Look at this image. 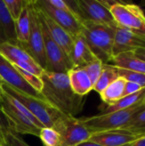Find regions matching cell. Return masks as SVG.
<instances>
[{
    "label": "cell",
    "mask_w": 145,
    "mask_h": 146,
    "mask_svg": "<svg viewBox=\"0 0 145 146\" xmlns=\"http://www.w3.org/2000/svg\"><path fill=\"white\" fill-rule=\"evenodd\" d=\"M119 77L122 78L126 81L136 83L142 87H145V74L133 72L123 68H118Z\"/></svg>",
    "instance_id": "obj_26"
},
{
    "label": "cell",
    "mask_w": 145,
    "mask_h": 146,
    "mask_svg": "<svg viewBox=\"0 0 145 146\" xmlns=\"http://www.w3.org/2000/svg\"><path fill=\"white\" fill-rule=\"evenodd\" d=\"M16 67V66H15ZM17 70L19 71V73L21 74V76L24 78V80L32 87L34 88L36 91H38V92L41 93L42 88H43V82L41 80V78L38 76H36L22 68H20L18 67H16Z\"/></svg>",
    "instance_id": "obj_29"
},
{
    "label": "cell",
    "mask_w": 145,
    "mask_h": 146,
    "mask_svg": "<svg viewBox=\"0 0 145 146\" xmlns=\"http://www.w3.org/2000/svg\"><path fill=\"white\" fill-rule=\"evenodd\" d=\"M0 44H1V41H0Z\"/></svg>",
    "instance_id": "obj_44"
},
{
    "label": "cell",
    "mask_w": 145,
    "mask_h": 146,
    "mask_svg": "<svg viewBox=\"0 0 145 146\" xmlns=\"http://www.w3.org/2000/svg\"><path fill=\"white\" fill-rule=\"evenodd\" d=\"M40 78L43 82L41 95L52 107L63 115L73 117L82 111L85 97L73 92L68 74L44 70Z\"/></svg>",
    "instance_id": "obj_1"
},
{
    "label": "cell",
    "mask_w": 145,
    "mask_h": 146,
    "mask_svg": "<svg viewBox=\"0 0 145 146\" xmlns=\"http://www.w3.org/2000/svg\"><path fill=\"white\" fill-rule=\"evenodd\" d=\"M110 12L119 27L145 36L144 11L137 4L113 1Z\"/></svg>",
    "instance_id": "obj_5"
},
{
    "label": "cell",
    "mask_w": 145,
    "mask_h": 146,
    "mask_svg": "<svg viewBox=\"0 0 145 146\" xmlns=\"http://www.w3.org/2000/svg\"><path fill=\"white\" fill-rule=\"evenodd\" d=\"M144 104H145V96H144V99H143V102H142Z\"/></svg>",
    "instance_id": "obj_40"
},
{
    "label": "cell",
    "mask_w": 145,
    "mask_h": 146,
    "mask_svg": "<svg viewBox=\"0 0 145 146\" xmlns=\"http://www.w3.org/2000/svg\"><path fill=\"white\" fill-rule=\"evenodd\" d=\"M123 128L127 129H145V109L140 112L131 122Z\"/></svg>",
    "instance_id": "obj_31"
},
{
    "label": "cell",
    "mask_w": 145,
    "mask_h": 146,
    "mask_svg": "<svg viewBox=\"0 0 145 146\" xmlns=\"http://www.w3.org/2000/svg\"><path fill=\"white\" fill-rule=\"evenodd\" d=\"M0 86L1 89L4 92L14 98L21 105H23L43 124L44 127H53L54 124L62 115H64L62 113L52 107L44 99L23 93L4 82L1 83Z\"/></svg>",
    "instance_id": "obj_3"
},
{
    "label": "cell",
    "mask_w": 145,
    "mask_h": 146,
    "mask_svg": "<svg viewBox=\"0 0 145 146\" xmlns=\"http://www.w3.org/2000/svg\"><path fill=\"white\" fill-rule=\"evenodd\" d=\"M38 16L40 23V29L44 38V51H45L46 62H47L45 71L67 74L70 69L73 68V65L69 58L66 56V54L63 52L61 47L56 44V42L52 38L45 24L44 23L43 20L40 18L38 14Z\"/></svg>",
    "instance_id": "obj_8"
},
{
    "label": "cell",
    "mask_w": 145,
    "mask_h": 146,
    "mask_svg": "<svg viewBox=\"0 0 145 146\" xmlns=\"http://www.w3.org/2000/svg\"><path fill=\"white\" fill-rule=\"evenodd\" d=\"M3 1L11 17L15 21H16L24 9L26 1H23V0H3Z\"/></svg>",
    "instance_id": "obj_28"
},
{
    "label": "cell",
    "mask_w": 145,
    "mask_h": 146,
    "mask_svg": "<svg viewBox=\"0 0 145 146\" xmlns=\"http://www.w3.org/2000/svg\"><path fill=\"white\" fill-rule=\"evenodd\" d=\"M53 128L61 136L60 146H76L88 140L92 134L79 119L65 115L54 124Z\"/></svg>",
    "instance_id": "obj_9"
},
{
    "label": "cell",
    "mask_w": 145,
    "mask_h": 146,
    "mask_svg": "<svg viewBox=\"0 0 145 146\" xmlns=\"http://www.w3.org/2000/svg\"><path fill=\"white\" fill-rule=\"evenodd\" d=\"M69 60L73 65V68H83L98 60L89 48L82 33L73 38V45Z\"/></svg>",
    "instance_id": "obj_16"
},
{
    "label": "cell",
    "mask_w": 145,
    "mask_h": 146,
    "mask_svg": "<svg viewBox=\"0 0 145 146\" xmlns=\"http://www.w3.org/2000/svg\"><path fill=\"white\" fill-rule=\"evenodd\" d=\"M145 49V37L117 27L113 45V56L126 51Z\"/></svg>",
    "instance_id": "obj_14"
},
{
    "label": "cell",
    "mask_w": 145,
    "mask_h": 146,
    "mask_svg": "<svg viewBox=\"0 0 145 146\" xmlns=\"http://www.w3.org/2000/svg\"><path fill=\"white\" fill-rule=\"evenodd\" d=\"M30 11H31V33L29 39L26 44L18 43L22 48H24L32 59L44 69L46 70V56L44 51V38L40 29V23L38 16L36 8L33 1H30Z\"/></svg>",
    "instance_id": "obj_10"
},
{
    "label": "cell",
    "mask_w": 145,
    "mask_h": 146,
    "mask_svg": "<svg viewBox=\"0 0 145 146\" xmlns=\"http://www.w3.org/2000/svg\"><path fill=\"white\" fill-rule=\"evenodd\" d=\"M81 21V33L89 48L103 63H109L113 59V45L117 26Z\"/></svg>",
    "instance_id": "obj_2"
},
{
    "label": "cell",
    "mask_w": 145,
    "mask_h": 146,
    "mask_svg": "<svg viewBox=\"0 0 145 146\" xmlns=\"http://www.w3.org/2000/svg\"><path fill=\"white\" fill-rule=\"evenodd\" d=\"M0 77L3 82L8 84L11 87L38 98L44 99L40 92L32 88L21 76V74L17 70L15 65L7 60L0 53Z\"/></svg>",
    "instance_id": "obj_13"
},
{
    "label": "cell",
    "mask_w": 145,
    "mask_h": 146,
    "mask_svg": "<svg viewBox=\"0 0 145 146\" xmlns=\"http://www.w3.org/2000/svg\"><path fill=\"white\" fill-rule=\"evenodd\" d=\"M126 80L122 78L116 79L101 94V98L108 106L113 105L124 97Z\"/></svg>",
    "instance_id": "obj_23"
},
{
    "label": "cell",
    "mask_w": 145,
    "mask_h": 146,
    "mask_svg": "<svg viewBox=\"0 0 145 146\" xmlns=\"http://www.w3.org/2000/svg\"><path fill=\"white\" fill-rule=\"evenodd\" d=\"M142 5H143V6H144V7H145V1H144V2H143V3H142Z\"/></svg>",
    "instance_id": "obj_42"
},
{
    "label": "cell",
    "mask_w": 145,
    "mask_h": 146,
    "mask_svg": "<svg viewBox=\"0 0 145 146\" xmlns=\"http://www.w3.org/2000/svg\"><path fill=\"white\" fill-rule=\"evenodd\" d=\"M1 93H2V89H1V86H0V97H1Z\"/></svg>",
    "instance_id": "obj_41"
},
{
    "label": "cell",
    "mask_w": 145,
    "mask_h": 146,
    "mask_svg": "<svg viewBox=\"0 0 145 146\" xmlns=\"http://www.w3.org/2000/svg\"><path fill=\"white\" fill-rule=\"evenodd\" d=\"M76 146H103L96 142H93V141H91V140H86V141H84L79 145H77Z\"/></svg>",
    "instance_id": "obj_35"
},
{
    "label": "cell",
    "mask_w": 145,
    "mask_h": 146,
    "mask_svg": "<svg viewBox=\"0 0 145 146\" xmlns=\"http://www.w3.org/2000/svg\"><path fill=\"white\" fill-rule=\"evenodd\" d=\"M44 1L47 4H49V5L52 6L53 8H56L57 9L72 11L66 1H63V0H44Z\"/></svg>",
    "instance_id": "obj_33"
},
{
    "label": "cell",
    "mask_w": 145,
    "mask_h": 146,
    "mask_svg": "<svg viewBox=\"0 0 145 146\" xmlns=\"http://www.w3.org/2000/svg\"><path fill=\"white\" fill-rule=\"evenodd\" d=\"M121 146H132V144H127V145H124Z\"/></svg>",
    "instance_id": "obj_39"
},
{
    "label": "cell",
    "mask_w": 145,
    "mask_h": 146,
    "mask_svg": "<svg viewBox=\"0 0 145 146\" xmlns=\"http://www.w3.org/2000/svg\"><path fill=\"white\" fill-rule=\"evenodd\" d=\"M118 78V68L110 63H103V71L99 79L93 86V90L101 94L112 82H114Z\"/></svg>",
    "instance_id": "obj_24"
},
{
    "label": "cell",
    "mask_w": 145,
    "mask_h": 146,
    "mask_svg": "<svg viewBox=\"0 0 145 146\" xmlns=\"http://www.w3.org/2000/svg\"><path fill=\"white\" fill-rule=\"evenodd\" d=\"M38 138L44 146H60L61 136L53 127H43Z\"/></svg>",
    "instance_id": "obj_25"
},
{
    "label": "cell",
    "mask_w": 145,
    "mask_h": 146,
    "mask_svg": "<svg viewBox=\"0 0 145 146\" xmlns=\"http://www.w3.org/2000/svg\"><path fill=\"white\" fill-rule=\"evenodd\" d=\"M33 3H34V1H33ZM34 5H35V3H34ZM35 7H36L38 15L40 16V18L43 20L44 23L45 24L50 36L56 42V44L61 47V49L63 50V52L66 54V56L69 58L70 54L73 50V38L68 32H66L63 28H62L60 26H58L48 15H46L43 11H41L36 5H35Z\"/></svg>",
    "instance_id": "obj_15"
},
{
    "label": "cell",
    "mask_w": 145,
    "mask_h": 146,
    "mask_svg": "<svg viewBox=\"0 0 145 146\" xmlns=\"http://www.w3.org/2000/svg\"><path fill=\"white\" fill-rule=\"evenodd\" d=\"M0 146H4L3 142V138H0Z\"/></svg>",
    "instance_id": "obj_38"
},
{
    "label": "cell",
    "mask_w": 145,
    "mask_h": 146,
    "mask_svg": "<svg viewBox=\"0 0 145 146\" xmlns=\"http://www.w3.org/2000/svg\"><path fill=\"white\" fill-rule=\"evenodd\" d=\"M0 53L12 63L18 62H35L28 52L19 45L18 43L5 42L0 44Z\"/></svg>",
    "instance_id": "obj_20"
},
{
    "label": "cell",
    "mask_w": 145,
    "mask_h": 146,
    "mask_svg": "<svg viewBox=\"0 0 145 146\" xmlns=\"http://www.w3.org/2000/svg\"><path fill=\"white\" fill-rule=\"evenodd\" d=\"M144 137H145V129L120 128L92 133L88 140L103 146H121L132 144Z\"/></svg>",
    "instance_id": "obj_11"
},
{
    "label": "cell",
    "mask_w": 145,
    "mask_h": 146,
    "mask_svg": "<svg viewBox=\"0 0 145 146\" xmlns=\"http://www.w3.org/2000/svg\"><path fill=\"white\" fill-rule=\"evenodd\" d=\"M145 109L143 103L132 108L106 115L80 118V121L92 133L123 128Z\"/></svg>",
    "instance_id": "obj_4"
},
{
    "label": "cell",
    "mask_w": 145,
    "mask_h": 146,
    "mask_svg": "<svg viewBox=\"0 0 145 146\" xmlns=\"http://www.w3.org/2000/svg\"><path fill=\"white\" fill-rule=\"evenodd\" d=\"M103 63L100 60H96L95 62L83 68V69L85 71L87 75L89 76L93 86L96 84V82L97 81V80L99 79L101 75V73L103 71Z\"/></svg>",
    "instance_id": "obj_27"
},
{
    "label": "cell",
    "mask_w": 145,
    "mask_h": 146,
    "mask_svg": "<svg viewBox=\"0 0 145 146\" xmlns=\"http://www.w3.org/2000/svg\"><path fill=\"white\" fill-rule=\"evenodd\" d=\"M145 96V87L143 88L138 92H136L134 94H131L128 96L123 97L121 99H120L117 103H115L113 105L107 106L105 109H103L99 115H106L109 113H113L119 110H126L129 108H132L137 104H139L143 102V99Z\"/></svg>",
    "instance_id": "obj_22"
},
{
    "label": "cell",
    "mask_w": 145,
    "mask_h": 146,
    "mask_svg": "<svg viewBox=\"0 0 145 146\" xmlns=\"http://www.w3.org/2000/svg\"><path fill=\"white\" fill-rule=\"evenodd\" d=\"M0 41L17 44L15 21L9 13L3 0H0Z\"/></svg>",
    "instance_id": "obj_17"
},
{
    "label": "cell",
    "mask_w": 145,
    "mask_h": 146,
    "mask_svg": "<svg viewBox=\"0 0 145 146\" xmlns=\"http://www.w3.org/2000/svg\"><path fill=\"white\" fill-rule=\"evenodd\" d=\"M144 37H145V36H144Z\"/></svg>",
    "instance_id": "obj_45"
},
{
    "label": "cell",
    "mask_w": 145,
    "mask_h": 146,
    "mask_svg": "<svg viewBox=\"0 0 145 146\" xmlns=\"http://www.w3.org/2000/svg\"><path fill=\"white\" fill-rule=\"evenodd\" d=\"M135 54L137 55L138 57H139L140 59H142L143 61L145 62V49H141V50H137L134 51Z\"/></svg>",
    "instance_id": "obj_36"
},
{
    "label": "cell",
    "mask_w": 145,
    "mask_h": 146,
    "mask_svg": "<svg viewBox=\"0 0 145 146\" xmlns=\"http://www.w3.org/2000/svg\"><path fill=\"white\" fill-rule=\"evenodd\" d=\"M111 64L118 68L145 74V62L137 56L134 51H126L114 56Z\"/></svg>",
    "instance_id": "obj_19"
},
{
    "label": "cell",
    "mask_w": 145,
    "mask_h": 146,
    "mask_svg": "<svg viewBox=\"0 0 145 146\" xmlns=\"http://www.w3.org/2000/svg\"><path fill=\"white\" fill-rule=\"evenodd\" d=\"M0 110L5 117L11 132L15 134H30L39 136L41 128L36 127L11 102L9 96L2 90L0 97Z\"/></svg>",
    "instance_id": "obj_7"
},
{
    "label": "cell",
    "mask_w": 145,
    "mask_h": 146,
    "mask_svg": "<svg viewBox=\"0 0 145 146\" xmlns=\"http://www.w3.org/2000/svg\"><path fill=\"white\" fill-rule=\"evenodd\" d=\"M132 146H145V137L132 143Z\"/></svg>",
    "instance_id": "obj_37"
},
{
    "label": "cell",
    "mask_w": 145,
    "mask_h": 146,
    "mask_svg": "<svg viewBox=\"0 0 145 146\" xmlns=\"http://www.w3.org/2000/svg\"><path fill=\"white\" fill-rule=\"evenodd\" d=\"M4 146H30L15 133L9 131L3 137Z\"/></svg>",
    "instance_id": "obj_30"
},
{
    "label": "cell",
    "mask_w": 145,
    "mask_h": 146,
    "mask_svg": "<svg viewBox=\"0 0 145 146\" xmlns=\"http://www.w3.org/2000/svg\"><path fill=\"white\" fill-rule=\"evenodd\" d=\"M34 3L41 11L68 32L73 38L81 33V21L73 12L53 8L47 4L44 0H37L34 1Z\"/></svg>",
    "instance_id": "obj_12"
},
{
    "label": "cell",
    "mask_w": 145,
    "mask_h": 146,
    "mask_svg": "<svg viewBox=\"0 0 145 146\" xmlns=\"http://www.w3.org/2000/svg\"><path fill=\"white\" fill-rule=\"evenodd\" d=\"M67 74L71 88L77 95L85 97L91 90H93V85L83 68H72Z\"/></svg>",
    "instance_id": "obj_18"
},
{
    "label": "cell",
    "mask_w": 145,
    "mask_h": 146,
    "mask_svg": "<svg viewBox=\"0 0 145 146\" xmlns=\"http://www.w3.org/2000/svg\"><path fill=\"white\" fill-rule=\"evenodd\" d=\"M9 131H10L9 126L5 117L3 116L2 111L0 110V138H3V135Z\"/></svg>",
    "instance_id": "obj_34"
},
{
    "label": "cell",
    "mask_w": 145,
    "mask_h": 146,
    "mask_svg": "<svg viewBox=\"0 0 145 146\" xmlns=\"http://www.w3.org/2000/svg\"><path fill=\"white\" fill-rule=\"evenodd\" d=\"M15 30L18 43L26 44L31 33V11L30 1L26 2V5L15 21Z\"/></svg>",
    "instance_id": "obj_21"
},
{
    "label": "cell",
    "mask_w": 145,
    "mask_h": 146,
    "mask_svg": "<svg viewBox=\"0 0 145 146\" xmlns=\"http://www.w3.org/2000/svg\"><path fill=\"white\" fill-rule=\"evenodd\" d=\"M143 88H144V87H142L141 86H139V85H138L136 83L126 81L125 88H124V97L131 95V94H134L136 92H138Z\"/></svg>",
    "instance_id": "obj_32"
},
{
    "label": "cell",
    "mask_w": 145,
    "mask_h": 146,
    "mask_svg": "<svg viewBox=\"0 0 145 146\" xmlns=\"http://www.w3.org/2000/svg\"><path fill=\"white\" fill-rule=\"evenodd\" d=\"M67 3L79 20L117 26L110 12L109 4L106 0H75L68 1Z\"/></svg>",
    "instance_id": "obj_6"
},
{
    "label": "cell",
    "mask_w": 145,
    "mask_h": 146,
    "mask_svg": "<svg viewBox=\"0 0 145 146\" xmlns=\"http://www.w3.org/2000/svg\"><path fill=\"white\" fill-rule=\"evenodd\" d=\"M1 83H3V80H2V79H1V77H0V84Z\"/></svg>",
    "instance_id": "obj_43"
}]
</instances>
